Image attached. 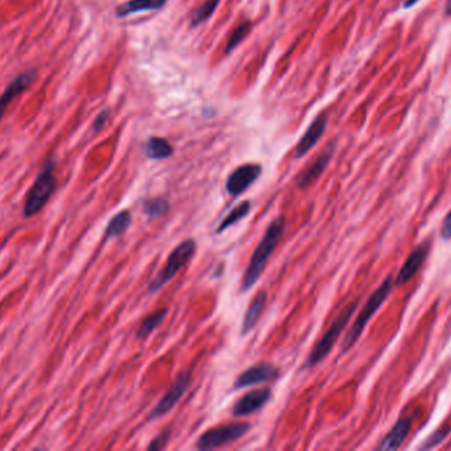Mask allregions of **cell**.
Returning a JSON list of instances; mask_svg holds the SVG:
<instances>
[{"mask_svg":"<svg viewBox=\"0 0 451 451\" xmlns=\"http://www.w3.org/2000/svg\"><path fill=\"white\" fill-rule=\"evenodd\" d=\"M326 125H328V118L325 115L317 117V119L309 126L308 131L305 132V135L298 142L297 148H295V158L305 157L312 150L313 147L318 143V141L325 134Z\"/></svg>","mask_w":451,"mask_h":451,"instance_id":"5bb4252c","label":"cell"},{"mask_svg":"<svg viewBox=\"0 0 451 451\" xmlns=\"http://www.w3.org/2000/svg\"><path fill=\"white\" fill-rule=\"evenodd\" d=\"M197 248V242L193 238H188L175 246L173 252L169 254L165 266L157 274L156 278L149 284L148 294H156L158 290L162 289L174 275L181 270L184 266L189 264Z\"/></svg>","mask_w":451,"mask_h":451,"instance_id":"277c9868","label":"cell"},{"mask_svg":"<svg viewBox=\"0 0 451 451\" xmlns=\"http://www.w3.org/2000/svg\"><path fill=\"white\" fill-rule=\"evenodd\" d=\"M441 237L445 241H449L451 238V211L443 220V224L441 228Z\"/></svg>","mask_w":451,"mask_h":451,"instance_id":"83f0119b","label":"cell"},{"mask_svg":"<svg viewBox=\"0 0 451 451\" xmlns=\"http://www.w3.org/2000/svg\"><path fill=\"white\" fill-rule=\"evenodd\" d=\"M108 118H110V110H103V111H102V113H101V114L97 117L95 122L93 124V128H94V131H95V132L101 131V130L103 128L104 125L107 124Z\"/></svg>","mask_w":451,"mask_h":451,"instance_id":"4316f807","label":"cell"},{"mask_svg":"<svg viewBox=\"0 0 451 451\" xmlns=\"http://www.w3.org/2000/svg\"><path fill=\"white\" fill-rule=\"evenodd\" d=\"M189 386H191V373H181L174 381L168 393L158 401V404L151 412L148 419H157L158 417L169 413L177 405V402L188 392Z\"/></svg>","mask_w":451,"mask_h":451,"instance_id":"ba28073f","label":"cell"},{"mask_svg":"<svg viewBox=\"0 0 451 451\" xmlns=\"http://www.w3.org/2000/svg\"><path fill=\"white\" fill-rule=\"evenodd\" d=\"M429 252H430V242L429 241H424L421 245H418L416 249L409 254L405 264L400 269L398 278L395 279V286L404 285L411 278H413L416 275L417 271L419 270V268L424 265L425 259L429 255Z\"/></svg>","mask_w":451,"mask_h":451,"instance_id":"8fae6325","label":"cell"},{"mask_svg":"<svg viewBox=\"0 0 451 451\" xmlns=\"http://www.w3.org/2000/svg\"><path fill=\"white\" fill-rule=\"evenodd\" d=\"M267 298H268V294L264 290H261L260 292H258L255 295V298L252 299L251 305H249L248 310L245 311V315H244L243 323H242V335L248 334L258 323V321L260 319L261 312L264 311V307L267 303Z\"/></svg>","mask_w":451,"mask_h":451,"instance_id":"2e32d148","label":"cell"},{"mask_svg":"<svg viewBox=\"0 0 451 451\" xmlns=\"http://www.w3.org/2000/svg\"><path fill=\"white\" fill-rule=\"evenodd\" d=\"M393 286H395V278H393V275H389V277L385 278V281L382 282V285L372 292V295L365 302V307L359 312V315H358L356 321L354 322L351 329L348 331V336H346V339L343 342V347H342L343 352H346L350 348H352L354 344L358 342V339L361 338V335L365 331V325L371 321V318L375 315V312L382 306V303L387 301V298L389 297Z\"/></svg>","mask_w":451,"mask_h":451,"instance_id":"7a4b0ae2","label":"cell"},{"mask_svg":"<svg viewBox=\"0 0 451 451\" xmlns=\"http://www.w3.org/2000/svg\"><path fill=\"white\" fill-rule=\"evenodd\" d=\"M251 212V201L245 200L242 201L241 204H238L227 216L222 220V222L218 227V233L225 232L226 229H228L231 225H234L235 222L241 221L243 217L247 216Z\"/></svg>","mask_w":451,"mask_h":451,"instance_id":"44dd1931","label":"cell"},{"mask_svg":"<svg viewBox=\"0 0 451 451\" xmlns=\"http://www.w3.org/2000/svg\"><path fill=\"white\" fill-rule=\"evenodd\" d=\"M358 307V302H352L351 305H348L339 315L338 318L332 322V325L328 329V332L324 335V338L315 344V347L313 348L312 352L309 354L308 359L305 361L304 368H313L315 367L318 362L326 359V356L329 355L330 351L332 349L334 344L337 343V340L339 339L342 331L346 328L348 325L351 316L354 315L355 310Z\"/></svg>","mask_w":451,"mask_h":451,"instance_id":"5b68a950","label":"cell"},{"mask_svg":"<svg viewBox=\"0 0 451 451\" xmlns=\"http://www.w3.org/2000/svg\"><path fill=\"white\" fill-rule=\"evenodd\" d=\"M167 314H168V308H161V310H157L156 312L151 314L149 316H147V318L141 322L139 329H138V332H136V336H138L139 339H145V338H148L155 329H157V328L161 325L162 321H164L165 316H167Z\"/></svg>","mask_w":451,"mask_h":451,"instance_id":"ffe728a7","label":"cell"},{"mask_svg":"<svg viewBox=\"0 0 451 451\" xmlns=\"http://www.w3.org/2000/svg\"><path fill=\"white\" fill-rule=\"evenodd\" d=\"M169 437H171V430H165L164 433L158 434L156 438L151 442V445L148 446V450L157 451L165 449L169 442Z\"/></svg>","mask_w":451,"mask_h":451,"instance_id":"484cf974","label":"cell"},{"mask_svg":"<svg viewBox=\"0 0 451 451\" xmlns=\"http://www.w3.org/2000/svg\"><path fill=\"white\" fill-rule=\"evenodd\" d=\"M419 0H405L404 1V8H411V7H413L415 4H417Z\"/></svg>","mask_w":451,"mask_h":451,"instance_id":"f1b7e54d","label":"cell"},{"mask_svg":"<svg viewBox=\"0 0 451 451\" xmlns=\"http://www.w3.org/2000/svg\"><path fill=\"white\" fill-rule=\"evenodd\" d=\"M143 209L144 213L149 218H158L168 213V211L171 209V204L164 198L148 199L143 201Z\"/></svg>","mask_w":451,"mask_h":451,"instance_id":"7402d4cb","label":"cell"},{"mask_svg":"<svg viewBox=\"0 0 451 451\" xmlns=\"http://www.w3.org/2000/svg\"><path fill=\"white\" fill-rule=\"evenodd\" d=\"M168 0H128L117 8V16L125 18L143 11H155L162 8Z\"/></svg>","mask_w":451,"mask_h":451,"instance_id":"e0dca14e","label":"cell"},{"mask_svg":"<svg viewBox=\"0 0 451 451\" xmlns=\"http://www.w3.org/2000/svg\"><path fill=\"white\" fill-rule=\"evenodd\" d=\"M144 154L147 158L154 161L168 159L173 154V147L164 138H149L144 146Z\"/></svg>","mask_w":451,"mask_h":451,"instance_id":"ac0fdd59","label":"cell"},{"mask_svg":"<svg viewBox=\"0 0 451 451\" xmlns=\"http://www.w3.org/2000/svg\"><path fill=\"white\" fill-rule=\"evenodd\" d=\"M260 164H243L234 170L226 181V189L231 196H239L260 178Z\"/></svg>","mask_w":451,"mask_h":451,"instance_id":"52a82bcc","label":"cell"},{"mask_svg":"<svg viewBox=\"0 0 451 451\" xmlns=\"http://www.w3.org/2000/svg\"><path fill=\"white\" fill-rule=\"evenodd\" d=\"M445 14H446L448 16H450L451 15V0H448V4H446V8H445Z\"/></svg>","mask_w":451,"mask_h":451,"instance_id":"f546056e","label":"cell"},{"mask_svg":"<svg viewBox=\"0 0 451 451\" xmlns=\"http://www.w3.org/2000/svg\"><path fill=\"white\" fill-rule=\"evenodd\" d=\"M278 376H280V369L276 368L273 364L259 362L256 365H252L247 371H244L243 373H241L234 382V388L243 389V388L254 386V385L263 384V382L273 381V380L278 379Z\"/></svg>","mask_w":451,"mask_h":451,"instance_id":"9c48e42d","label":"cell"},{"mask_svg":"<svg viewBox=\"0 0 451 451\" xmlns=\"http://www.w3.org/2000/svg\"><path fill=\"white\" fill-rule=\"evenodd\" d=\"M249 30H251V23H249V21H244V23H242V24L234 31V34L231 35V37L228 38L227 45H226V54H231V52H232V51H234V49H235V48L243 41L244 37L248 35Z\"/></svg>","mask_w":451,"mask_h":451,"instance_id":"cb8c5ba5","label":"cell"},{"mask_svg":"<svg viewBox=\"0 0 451 451\" xmlns=\"http://www.w3.org/2000/svg\"><path fill=\"white\" fill-rule=\"evenodd\" d=\"M131 222H132V218H131L130 211H122V212L117 213L110 220V222L106 227L103 241L124 235L127 232V229L130 228Z\"/></svg>","mask_w":451,"mask_h":451,"instance_id":"d6986e66","label":"cell"},{"mask_svg":"<svg viewBox=\"0 0 451 451\" xmlns=\"http://www.w3.org/2000/svg\"><path fill=\"white\" fill-rule=\"evenodd\" d=\"M57 185L54 175V162L49 159L40 171L35 183L32 184L24 205V216L32 217L37 215L52 198Z\"/></svg>","mask_w":451,"mask_h":451,"instance_id":"3957f363","label":"cell"},{"mask_svg":"<svg viewBox=\"0 0 451 451\" xmlns=\"http://www.w3.org/2000/svg\"><path fill=\"white\" fill-rule=\"evenodd\" d=\"M35 78V71H28V72L21 73L7 86V89L0 95V121H1L3 115L5 114L10 104H12L18 95L27 91L32 85Z\"/></svg>","mask_w":451,"mask_h":451,"instance_id":"7c38bea8","label":"cell"},{"mask_svg":"<svg viewBox=\"0 0 451 451\" xmlns=\"http://www.w3.org/2000/svg\"><path fill=\"white\" fill-rule=\"evenodd\" d=\"M449 434H450V428H445V429H438V430H435V432L432 434V437H429V438L426 439V442H425L419 449H421V450H430V449H433L435 446H438L441 442H443V441L448 438Z\"/></svg>","mask_w":451,"mask_h":451,"instance_id":"d4e9b609","label":"cell"},{"mask_svg":"<svg viewBox=\"0 0 451 451\" xmlns=\"http://www.w3.org/2000/svg\"><path fill=\"white\" fill-rule=\"evenodd\" d=\"M287 227V220L284 216H278L271 221L268 225L264 235L261 237L260 242L255 252L252 254L251 262L244 274L243 282H242V291L245 292L247 290L252 289L258 279L260 278L263 271L267 266L268 259L278 248V242L284 235Z\"/></svg>","mask_w":451,"mask_h":451,"instance_id":"6da1fadb","label":"cell"},{"mask_svg":"<svg viewBox=\"0 0 451 451\" xmlns=\"http://www.w3.org/2000/svg\"><path fill=\"white\" fill-rule=\"evenodd\" d=\"M249 428L251 425L247 422H234V424L211 428L198 438L195 448L202 451L218 449L221 446H225L241 439L248 433Z\"/></svg>","mask_w":451,"mask_h":451,"instance_id":"8992f818","label":"cell"},{"mask_svg":"<svg viewBox=\"0 0 451 451\" xmlns=\"http://www.w3.org/2000/svg\"><path fill=\"white\" fill-rule=\"evenodd\" d=\"M219 1H221V0H208V1H205L199 8H197V10L194 11V14L191 15V25L197 27V25H199L201 23H204L205 20H208V19L215 12L217 7L219 5Z\"/></svg>","mask_w":451,"mask_h":451,"instance_id":"603a6c76","label":"cell"},{"mask_svg":"<svg viewBox=\"0 0 451 451\" xmlns=\"http://www.w3.org/2000/svg\"><path fill=\"white\" fill-rule=\"evenodd\" d=\"M272 392L269 388H263V389H255L236 401L232 409V415L235 417H245V415H252L258 410H260L263 406L271 400Z\"/></svg>","mask_w":451,"mask_h":451,"instance_id":"30bf717a","label":"cell"},{"mask_svg":"<svg viewBox=\"0 0 451 451\" xmlns=\"http://www.w3.org/2000/svg\"><path fill=\"white\" fill-rule=\"evenodd\" d=\"M412 425H413L412 417H405L399 419L395 424V426L382 438V443L379 445L378 449L385 451L398 450L402 445V442L406 439Z\"/></svg>","mask_w":451,"mask_h":451,"instance_id":"9a60e30c","label":"cell"},{"mask_svg":"<svg viewBox=\"0 0 451 451\" xmlns=\"http://www.w3.org/2000/svg\"><path fill=\"white\" fill-rule=\"evenodd\" d=\"M334 150H335V145H334V143H330V145L324 150V152L315 159V162L313 163L309 168H306V170L298 176V181H297L298 188H301V189L308 188L310 184H313L314 181H317V179L324 174V171L326 170V167L329 165L330 161H331V158H332Z\"/></svg>","mask_w":451,"mask_h":451,"instance_id":"4fadbf2b","label":"cell"}]
</instances>
